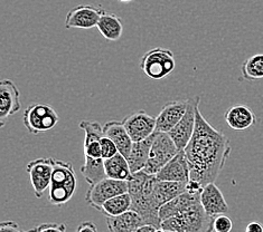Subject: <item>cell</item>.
Here are the masks:
<instances>
[{"label":"cell","mask_w":263,"mask_h":232,"mask_svg":"<svg viewBox=\"0 0 263 232\" xmlns=\"http://www.w3.org/2000/svg\"><path fill=\"white\" fill-rule=\"evenodd\" d=\"M189 161L191 179L205 186L215 182L232 151L223 132L213 128L196 108L195 132L184 150Z\"/></svg>","instance_id":"6da1fadb"},{"label":"cell","mask_w":263,"mask_h":232,"mask_svg":"<svg viewBox=\"0 0 263 232\" xmlns=\"http://www.w3.org/2000/svg\"><path fill=\"white\" fill-rule=\"evenodd\" d=\"M156 175H150L145 171L134 173L128 180L129 194L133 200L131 210L139 215L145 224L154 225L156 228L161 227L159 218L160 206L156 203L153 197L154 187L157 183Z\"/></svg>","instance_id":"7a4b0ae2"},{"label":"cell","mask_w":263,"mask_h":232,"mask_svg":"<svg viewBox=\"0 0 263 232\" xmlns=\"http://www.w3.org/2000/svg\"><path fill=\"white\" fill-rule=\"evenodd\" d=\"M214 219L205 212L199 201L161 221L160 228L174 232H214Z\"/></svg>","instance_id":"3957f363"},{"label":"cell","mask_w":263,"mask_h":232,"mask_svg":"<svg viewBox=\"0 0 263 232\" xmlns=\"http://www.w3.org/2000/svg\"><path fill=\"white\" fill-rule=\"evenodd\" d=\"M78 180L71 163L54 160V170L48 189V201L53 205L62 206L73 198L77 191Z\"/></svg>","instance_id":"277c9868"},{"label":"cell","mask_w":263,"mask_h":232,"mask_svg":"<svg viewBox=\"0 0 263 232\" xmlns=\"http://www.w3.org/2000/svg\"><path fill=\"white\" fill-rule=\"evenodd\" d=\"M175 67L176 60L174 53L166 48L150 49L140 59L141 71L153 80L164 79L174 72Z\"/></svg>","instance_id":"5b68a950"},{"label":"cell","mask_w":263,"mask_h":232,"mask_svg":"<svg viewBox=\"0 0 263 232\" xmlns=\"http://www.w3.org/2000/svg\"><path fill=\"white\" fill-rule=\"evenodd\" d=\"M60 117L53 106L44 103L29 105L25 110L23 122L29 133L39 135L43 132L53 130L59 123Z\"/></svg>","instance_id":"8992f818"},{"label":"cell","mask_w":263,"mask_h":232,"mask_svg":"<svg viewBox=\"0 0 263 232\" xmlns=\"http://www.w3.org/2000/svg\"><path fill=\"white\" fill-rule=\"evenodd\" d=\"M178 152L179 150L168 133L156 132L149 160L142 171L150 175H156L169 161H172L177 155Z\"/></svg>","instance_id":"52a82bcc"},{"label":"cell","mask_w":263,"mask_h":232,"mask_svg":"<svg viewBox=\"0 0 263 232\" xmlns=\"http://www.w3.org/2000/svg\"><path fill=\"white\" fill-rule=\"evenodd\" d=\"M128 190V181L105 178L98 182L97 184L90 186V189L86 192L85 201L92 208L101 212L103 204L108 200L127 193Z\"/></svg>","instance_id":"ba28073f"},{"label":"cell","mask_w":263,"mask_h":232,"mask_svg":"<svg viewBox=\"0 0 263 232\" xmlns=\"http://www.w3.org/2000/svg\"><path fill=\"white\" fill-rule=\"evenodd\" d=\"M53 158H40L30 161L26 165L30 183L33 185L35 197L41 199L46 190L49 189L54 170Z\"/></svg>","instance_id":"9c48e42d"},{"label":"cell","mask_w":263,"mask_h":232,"mask_svg":"<svg viewBox=\"0 0 263 232\" xmlns=\"http://www.w3.org/2000/svg\"><path fill=\"white\" fill-rule=\"evenodd\" d=\"M199 96L190 98L189 109L186 111V114L176 126L168 133L174 143L176 144L179 151H184L186 146L189 145V143L194 135V132H195L196 108L199 105Z\"/></svg>","instance_id":"30bf717a"},{"label":"cell","mask_w":263,"mask_h":232,"mask_svg":"<svg viewBox=\"0 0 263 232\" xmlns=\"http://www.w3.org/2000/svg\"><path fill=\"white\" fill-rule=\"evenodd\" d=\"M122 123L134 143L149 139L156 132V117L149 115L146 111L131 113L124 117Z\"/></svg>","instance_id":"8fae6325"},{"label":"cell","mask_w":263,"mask_h":232,"mask_svg":"<svg viewBox=\"0 0 263 232\" xmlns=\"http://www.w3.org/2000/svg\"><path fill=\"white\" fill-rule=\"evenodd\" d=\"M104 9L93 5L75 6L67 12L65 18V28L91 29L98 26L100 18L103 15Z\"/></svg>","instance_id":"7c38bea8"},{"label":"cell","mask_w":263,"mask_h":232,"mask_svg":"<svg viewBox=\"0 0 263 232\" xmlns=\"http://www.w3.org/2000/svg\"><path fill=\"white\" fill-rule=\"evenodd\" d=\"M189 99H176L168 102L156 117V132L169 133L180 122L189 109Z\"/></svg>","instance_id":"4fadbf2b"},{"label":"cell","mask_w":263,"mask_h":232,"mask_svg":"<svg viewBox=\"0 0 263 232\" xmlns=\"http://www.w3.org/2000/svg\"><path fill=\"white\" fill-rule=\"evenodd\" d=\"M21 93L10 79H3L0 83V124L5 126L6 118L12 116L21 110Z\"/></svg>","instance_id":"5bb4252c"},{"label":"cell","mask_w":263,"mask_h":232,"mask_svg":"<svg viewBox=\"0 0 263 232\" xmlns=\"http://www.w3.org/2000/svg\"><path fill=\"white\" fill-rule=\"evenodd\" d=\"M156 178L159 181L187 183L191 179V172L185 151H179L172 161H169L167 164L156 174Z\"/></svg>","instance_id":"9a60e30c"},{"label":"cell","mask_w":263,"mask_h":232,"mask_svg":"<svg viewBox=\"0 0 263 232\" xmlns=\"http://www.w3.org/2000/svg\"><path fill=\"white\" fill-rule=\"evenodd\" d=\"M200 203L205 212L212 218L221 215H227L229 212V204L225 200L222 191L218 189L215 182L206 184L200 192Z\"/></svg>","instance_id":"2e32d148"},{"label":"cell","mask_w":263,"mask_h":232,"mask_svg":"<svg viewBox=\"0 0 263 232\" xmlns=\"http://www.w3.org/2000/svg\"><path fill=\"white\" fill-rule=\"evenodd\" d=\"M224 120L234 131H244L254 126L258 118L248 105L236 104L231 106L224 114Z\"/></svg>","instance_id":"e0dca14e"},{"label":"cell","mask_w":263,"mask_h":232,"mask_svg":"<svg viewBox=\"0 0 263 232\" xmlns=\"http://www.w3.org/2000/svg\"><path fill=\"white\" fill-rule=\"evenodd\" d=\"M103 134L116 144L118 151L128 159L134 145V141L124 128L122 122L110 121L103 126Z\"/></svg>","instance_id":"ac0fdd59"},{"label":"cell","mask_w":263,"mask_h":232,"mask_svg":"<svg viewBox=\"0 0 263 232\" xmlns=\"http://www.w3.org/2000/svg\"><path fill=\"white\" fill-rule=\"evenodd\" d=\"M143 224L142 218L134 210L117 217H106V225L110 232H134Z\"/></svg>","instance_id":"d6986e66"},{"label":"cell","mask_w":263,"mask_h":232,"mask_svg":"<svg viewBox=\"0 0 263 232\" xmlns=\"http://www.w3.org/2000/svg\"><path fill=\"white\" fill-rule=\"evenodd\" d=\"M154 140H155V134L153 136H150L147 140L134 143L133 149H131V152L127 159L129 162L131 172L133 173L140 172L145 168L147 162L149 160L150 150H152Z\"/></svg>","instance_id":"ffe728a7"},{"label":"cell","mask_w":263,"mask_h":232,"mask_svg":"<svg viewBox=\"0 0 263 232\" xmlns=\"http://www.w3.org/2000/svg\"><path fill=\"white\" fill-rule=\"evenodd\" d=\"M186 184L187 183H180V182H169L158 180L153 191V197L156 203L161 208L164 204L172 201L175 198L179 197L180 194L185 193Z\"/></svg>","instance_id":"44dd1931"},{"label":"cell","mask_w":263,"mask_h":232,"mask_svg":"<svg viewBox=\"0 0 263 232\" xmlns=\"http://www.w3.org/2000/svg\"><path fill=\"white\" fill-rule=\"evenodd\" d=\"M97 28L104 38L110 41L119 40L123 33V24L121 18L105 10L101 18H100Z\"/></svg>","instance_id":"7402d4cb"},{"label":"cell","mask_w":263,"mask_h":232,"mask_svg":"<svg viewBox=\"0 0 263 232\" xmlns=\"http://www.w3.org/2000/svg\"><path fill=\"white\" fill-rule=\"evenodd\" d=\"M104 168L106 178L110 179L128 181L133 175L127 158L120 153L112 156L111 159L104 160Z\"/></svg>","instance_id":"603a6c76"},{"label":"cell","mask_w":263,"mask_h":232,"mask_svg":"<svg viewBox=\"0 0 263 232\" xmlns=\"http://www.w3.org/2000/svg\"><path fill=\"white\" fill-rule=\"evenodd\" d=\"M81 173L87 183L91 185L97 184L98 182L106 178L104 160L103 159H91L84 156V164L81 167Z\"/></svg>","instance_id":"cb8c5ba5"},{"label":"cell","mask_w":263,"mask_h":232,"mask_svg":"<svg viewBox=\"0 0 263 232\" xmlns=\"http://www.w3.org/2000/svg\"><path fill=\"white\" fill-rule=\"evenodd\" d=\"M131 205H133V200L129 192H127L108 200L103 204L101 212L105 217H117L131 210Z\"/></svg>","instance_id":"d4e9b609"},{"label":"cell","mask_w":263,"mask_h":232,"mask_svg":"<svg viewBox=\"0 0 263 232\" xmlns=\"http://www.w3.org/2000/svg\"><path fill=\"white\" fill-rule=\"evenodd\" d=\"M242 77L246 80L263 78V54H254L242 62Z\"/></svg>","instance_id":"484cf974"},{"label":"cell","mask_w":263,"mask_h":232,"mask_svg":"<svg viewBox=\"0 0 263 232\" xmlns=\"http://www.w3.org/2000/svg\"><path fill=\"white\" fill-rule=\"evenodd\" d=\"M101 140L85 141L84 140V156L91 159H102Z\"/></svg>","instance_id":"4316f807"},{"label":"cell","mask_w":263,"mask_h":232,"mask_svg":"<svg viewBox=\"0 0 263 232\" xmlns=\"http://www.w3.org/2000/svg\"><path fill=\"white\" fill-rule=\"evenodd\" d=\"M25 232H66V225L65 223L48 222L37 225V227Z\"/></svg>","instance_id":"83f0119b"},{"label":"cell","mask_w":263,"mask_h":232,"mask_svg":"<svg viewBox=\"0 0 263 232\" xmlns=\"http://www.w3.org/2000/svg\"><path fill=\"white\" fill-rule=\"evenodd\" d=\"M100 143H101V151H102V159L103 160L111 159L112 156H115L116 154L119 153L116 144L110 139H108L106 136H103Z\"/></svg>","instance_id":"f1b7e54d"},{"label":"cell","mask_w":263,"mask_h":232,"mask_svg":"<svg viewBox=\"0 0 263 232\" xmlns=\"http://www.w3.org/2000/svg\"><path fill=\"white\" fill-rule=\"evenodd\" d=\"M232 228H233V222L231 219L225 216L221 215L217 216L214 219V231L216 232H231Z\"/></svg>","instance_id":"f546056e"},{"label":"cell","mask_w":263,"mask_h":232,"mask_svg":"<svg viewBox=\"0 0 263 232\" xmlns=\"http://www.w3.org/2000/svg\"><path fill=\"white\" fill-rule=\"evenodd\" d=\"M0 232H25L15 221H3L0 223Z\"/></svg>","instance_id":"4dcf8cb0"},{"label":"cell","mask_w":263,"mask_h":232,"mask_svg":"<svg viewBox=\"0 0 263 232\" xmlns=\"http://www.w3.org/2000/svg\"><path fill=\"white\" fill-rule=\"evenodd\" d=\"M75 232H98L97 225L91 221H84L81 223Z\"/></svg>","instance_id":"1f68e13d"},{"label":"cell","mask_w":263,"mask_h":232,"mask_svg":"<svg viewBox=\"0 0 263 232\" xmlns=\"http://www.w3.org/2000/svg\"><path fill=\"white\" fill-rule=\"evenodd\" d=\"M246 232H263V227L261 223L256 221L250 222L246 229Z\"/></svg>","instance_id":"d6a6232c"},{"label":"cell","mask_w":263,"mask_h":232,"mask_svg":"<svg viewBox=\"0 0 263 232\" xmlns=\"http://www.w3.org/2000/svg\"><path fill=\"white\" fill-rule=\"evenodd\" d=\"M158 228L154 227V225L150 224H143L141 227H139L138 229H136L134 232H156Z\"/></svg>","instance_id":"836d02e7"},{"label":"cell","mask_w":263,"mask_h":232,"mask_svg":"<svg viewBox=\"0 0 263 232\" xmlns=\"http://www.w3.org/2000/svg\"><path fill=\"white\" fill-rule=\"evenodd\" d=\"M118 2H120V3H131V2H134V0H118Z\"/></svg>","instance_id":"e575fe53"},{"label":"cell","mask_w":263,"mask_h":232,"mask_svg":"<svg viewBox=\"0 0 263 232\" xmlns=\"http://www.w3.org/2000/svg\"><path fill=\"white\" fill-rule=\"evenodd\" d=\"M156 232H166V230H164V229L159 228V229H157V231H156Z\"/></svg>","instance_id":"d590c367"},{"label":"cell","mask_w":263,"mask_h":232,"mask_svg":"<svg viewBox=\"0 0 263 232\" xmlns=\"http://www.w3.org/2000/svg\"><path fill=\"white\" fill-rule=\"evenodd\" d=\"M166 232H174V231H166Z\"/></svg>","instance_id":"8d00e7d4"},{"label":"cell","mask_w":263,"mask_h":232,"mask_svg":"<svg viewBox=\"0 0 263 232\" xmlns=\"http://www.w3.org/2000/svg\"><path fill=\"white\" fill-rule=\"evenodd\" d=\"M214 232H216V231H214Z\"/></svg>","instance_id":"74e56055"}]
</instances>
